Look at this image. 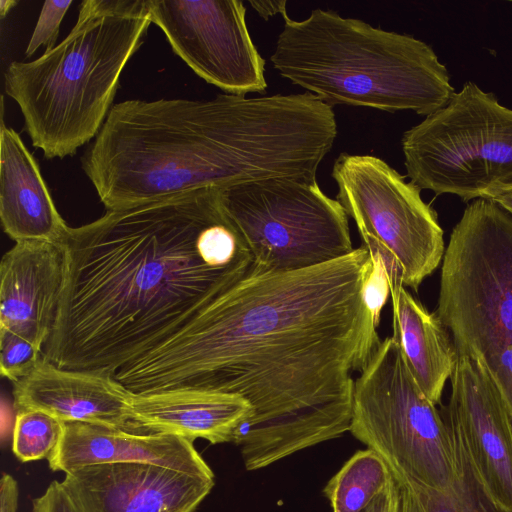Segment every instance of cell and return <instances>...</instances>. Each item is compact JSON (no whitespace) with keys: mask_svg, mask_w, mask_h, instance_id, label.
Returning a JSON list of instances; mask_svg holds the SVG:
<instances>
[{"mask_svg":"<svg viewBox=\"0 0 512 512\" xmlns=\"http://www.w3.org/2000/svg\"><path fill=\"white\" fill-rule=\"evenodd\" d=\"M364 247L318 266L251 271L114 378L135 394L242 396L233 443L256 471L350 430L354 380L381 342L363 300Z\"/></svg>","mask_w":512,"mask_h":512,"instance_id":"1","label":"cell"},{"mask_svg":"<svg viewBox=\"0 0 512 512\" xmlns=\"http://www.w3.org/2000/svg\"><path fill=\"white\" fill-rule=\"evenodd\" d=\"M65 281L42 359L114 375L251 270L219 188L177 194L69 227Z\"/></svg>","mask_w":512,"mask_h":512,"instance_id":"2","label":"cell"},{"mask_svg":"<svg viewBox=\"0 0 512 512\" xmlns=\"http://www.w3.org/2000/svg\"><path fill=\"white\" fill-rule=\"evenodd\" d=\"M333 108L315 95L132 99L115 104L82 169L106 210L275 177L316 178Z\"/></svg>","mask_w":512,"mask_h":512,"instance_id":"3","label":"cell"},{"mask_svg":"<svg viewBox=\"0 0 512 512\" xmlns=\"http://www.w3.org/2000/svg\"><path fill=\"white\" fill-rule=\"evenodd\" d=\"M151 23L149 0H84L74 27L53 50L9 64L5 91L46 159L72 156L97 136Z\"/></svg>","mask_w":512,"mask_h":512,"instance_id":"4","label":"cell"},{"mask_svg":"<svg viewBox=\"0 0 512 512\" xmlns=\"http://www.w3.org/2000/svg\"><path fill=\"white\" fill-rule=\"evenodd\" d=\"M283 18L273 67L331 107L411 110L427 117L456 92L433 48L411 35L321 8L301 21Z\"/></svg>","mask_w":512,"mask_h":512,"instance_id":"5","label":"cell"},{"mask_svg":"<svg viewBox=\"0 0 512 512\" xmlns=\"http://www.w3.org/2000/svg\"><path fill=\"white\" fill-rule=\"evenodd\" d=\"M442 260L436 314L458 358L477 360L512 394V215L492 199L473 200Z\"/></svg>","mask_w":512,"mask_h":512,"instance_id":"6","label":"cell"},{"mask_svg":"<svg viewBox=\"0 0 512 512\" xmlns=\"http://www.w3.org/2000/svg\"><path fill=\"white\" fill-rule=\"evenodd\" d=\"M349 432L386 462L397 481L444 491L456 477L448 425L392 336L379 343L354 382Z\"/></svg>","mask_w":512,"mask_h":512,"instance_id":"7","label":"cell"},{"mask_svg":"<svg viewBox=\"0 0 512 512\" xmlns=\"http://www.w3.org/2000/svg\"><path fill=\"white\" fill-rule=\"evenodd\" d=\"M410 181L468 202L512 190V109L467 81L441 109L404 132Z\"/></svg>","mask_w":512,"mask_h":512,"instance_id":"8","label":"cell"},{"mask_svg":"<svg viewBox=\"0 0 512 512\" xmlns=\"http://www.w3.org/2000/svg\"><path fill=\"white\" fill-rule=\"evenodd\" d=\"M219 193L251 252V271L302 270L354 250L346 212L316 178L275 177Z\"/></svg>","mask_w":512,"mask_h":512,"instance_id":"9","label":"cell"},{"mask_svg":"<svg viewBox=\"0 0 512 512\" xmlns=\"http://www.w3.org/2000/svg\"><path fill=\"white\" fill-rule=\"evenodd\" d=\"M336 200L357 225L362 246L379 253L390 276L417 291L445 253L443 230L421 189L372 155H339Z\"/></svg>","mask_w":512,"mask_h":512,"instance_id":"10","label":"cell"},{"mask_svg":"<svg viewBox=\"0 0 512 512\" xmlns=\"http://www.w3.org/2000/svg\"><path fill=\"white\" fill-rule=\"evenodd\" d=\"M151 22L199 77L226 94L264 93L265 60L240 0H149Z\"/></svg>","mask_w":512,"mask_h":512,"instance_id":"11","label":"cell"},{"mask_svg":"<svg viewBox=\"0 0 512 512\" xmlns=\"http://www.w3.org/2000/svg\"><path fill=\"white\" fill-rule=\"evenodd\" d=\"M214 479L130 462L79 467L62 483L82 512H195Z\"/></svg>","mask_w":512,"mask_h":512,"instance_id":"12","label":"cell"},{"mask_svg":"<svg viewBox=\"0 0 512 512\" xmlns=\"http://www.w3.org/2000/svg\"><path fill=\"white\" fill-rule=\"evenodd\" d=\"M442 416L460 433L491 493L512 511V419L486 368L459 357Z\"/></svg>","mask_w":512,"mask_h":512,"instance_id":"13","label":"cell"},{"mask_svg":"<svg viewBox=\"0 0 512 512\" xmlns=\"http://www.w3.org/2000/svg\"><path fill=\"white\" fill-rule=\"evenodd\" d=\"M65 271L61 242H15L0 264V328L43 351L56 321Z\"/></svg>","mask_w":512,"mask_h":512,"instance_id":"14","label":"cell"},{"mask_svg":"<svg viewBox=\"0 0 512 512\" xmlns=\"http://www.w3.org/2000/svg\"><path fill=\"white\" fill-rule=\"evenodd\" d=\"M13 387L16 410L36 409L63 422L143 432L132 419L133 393L112 375L63 369L41 359Z\"/></svg>","mask_w":512,"mask_h":512,"instance_id":"15","label":"cell"},{"mask_svg":"<svg viewBox=\"0 0 512 512\" xmlns=\"http://www.w3.org/2000/svg\"><path fill=\"white\" fill-rule=\"evenodd\" d=\"M130 462L215 478L191 440L86 422H65L61 441L48 459L52 471L64 473L87 465Z\"/></svg>","mask_w":512,"mask_h":512,"instance_id":"16","label":"cell"},{"mask_svg":"<svg viewBox=\"0 0 512 512\" xmlns=\"http://www.w3.org/2000/svg\"><path fill=\"white\" fill-rule=\"evenodd\" d=\"M132 419L143 432L164 433L194 442H233L253 412L242 396L204 390H168L132 395Z\"/></svg>","mask_w":512,"mask_h":512,"instance_id":"17","label":"cell"},{"mask_svg":"<svg viewBox=\"0 0 512 512\" xmlns=\"http://www.w3.org/2000/svg\"><path fill=\"white\" fill-rule=\"evenodd\" d=\"M0 218L15 242H62L69 226L59 214L37 161L19 134L0 129Z\"/></svg>","mask_w":512,"mask_h":512,"instance_id":"18","label":"cell"},{"mask_svg":"<svg viewBox=\"0 0 512 512\" xmlns=\"http://www.w3.org/2000/svg\"><path fill=\"white\" fill-rule=\"evenodd\" d=\"M389 283L392 337L420 389L435 405L440 404L445 382L458 362L451 333L436 312L430 313L399 278L389 275Z\"/></svg>","mask_w":512,"mask_h":512,"instance_id":"19","label":"cell"},{"mask_svg":"<svg viewBox=\"0 0 512 512\" xmlns=\"http://www.w3.org/2000/svg\"><path fill=\"white\" fill-rule=\"evenodd\" d=\"M444 420L451 433L457 469L452 484L441 491L410 479L398 482L410 486L423 512H512L488 489L460 433L445 418Z\"/></svg>","mask_w":512,"mask_h":512,"instance_id":"20","label":"cell"},{"mask_svg":"<svg viewBox=\"0 0 512 512\" xmlns=\"http://www.w3.org/2000/svg\"><path fill=\"white\" fill-rule=\"evenodd\" d=\"M395 479L373 450L354 453L323 489L332 512H362Z\"/></svg>","mask_w":512,"mask_h":512,"instance_id":"21","label":"cell"},{"mask_svg":"<svg viewBox=\"0 0 512 512\" xmlns=\"http://www.w3.org/2000/svg\"><path fill=\"white\" fill-rule=\"evenodd\" d=\"M65 422L36 409L17 410L12 451L21 462L49 459L64 433Z\"/></svg>","mask_w":512,"mask_h":512,"instance_id":"22","label":"cell"},{"mask_svg":"<svg viewBox=\"0 0 512 512\" xmlns=\"http://www.w3.org/2000/svg\"><path fill=\"white\" fill-rule=\"evenodd\" d=\"M43 351L25 338L0 328V371L13 383L30 374L42 359Z\"/></svg>","mask_w":512,"mask_h":512,"instance_id":"23","label":"cell"},{"mask_svg":"<svg viewBox=\"0 0 512 512\" xmlns=\"http://www.w3.org/2000/svg\"><path fill=\"white\" fill-rule=\"evenodd\" d=\"M72 2L71 0H48L44 2L25 51L26 57L32 56L41 45L45 46V52H49L56 47L60 24Z\"/></svg>","mask_w":512,"mask_h":512,"instance_id":"24","label":"cell"},{"mask_svg":"<svg viewBox=\"0 0 512 512\" xmlns=\"http://www.w3.org/2000/svg\"><path fill=\"white\" fill-rule=\"evenodd\" d=\"M370 256L371 264L363 282L362 294L365 305L378 326L381 311L390 295L389 274L379 253L370 252Z\"/></svg>","mask_w":512,"mask_h":512,"instance_id":"25","label":"cell"},{"mask_svg":"<svg viewBox=\"0 0 512 512\" xmlns=\"http://www.w3.org/2000/svg\"><path fill=\"white\" fill-rule=\"evenodd\" d=\"M33 512H82L62 481H52L44 493L32 501Z\"/></svg>","mask_w":512,"mask_h":512,"instance_id":"26","label":"cell"},{"mask_svg":"<svg viewBox=\"0 0 512 512\" xmlns=\"http://www.w3.org/2000/svg\"><path fill=\"white\" fill-rule=\"evenodd\" d=\"M402 485L394 479L362 512H401Z\"/></svg>","mask_w":512,"mask_h":512,"instance_id":"27","label":"cell"},{"mask_svg":"<svg viewBox=\"0 0 512 512\" xmlns=\"http://www.w3.org/2000/svg\"><path fill=\"white\" fill-rule=\"evenodd\" d=\"M19 488L18 483L8 473H2L0 480V512H17Z\"/></svg>","mask_w":512,"mask_h":512,"instance_id":"28","label":"cell"},{"mask_svg":"<svg viewBox=\"0 0 512 512\" xmlns=\"http://www.w3.org/2000/svg\"><path fill=\"white\" fill-rule=\"evenodd\" d=\"M249 4L252 8L265 20L274 17L278 14L284 16L286 12V0H249Z\"/></svg>","mask_w":512,"mask_h":512,"instance_id":"29","label":"cell"},{"mask_svg":"<svg viewBox=\"0 0 512 512\" xmlns=\"http://www.w3.org/2000/svg\"><path fill=\"white\" fill-rule=\"evenodd\" d=\"M402 485V509L401 512H423L414 492L410 486L404 482Z\"/></svg>","mask_w":512,"mask_h":512,"instance_id":"30","label":"cell"},{"mask_svg":"<svg viewBox=\"0 0 512 512\" xmlns=\"http://www.w3.org/2000/svg\"><path fill=\"white\" fill-rule=\"evenodd\" d=\"M492 200L512 215V190L495 196Z\"/></svg>","mask_w":512,"mask_h":512,"instance_id":"31","label":"cell"},{"mask_svg":"<svg viewBox=\"0 0 512 512\" xmlns=\"http://www.w3.org/2000/svg\"><path fill=\"white\" fill-rule=\"evenodd\" d=\"M15 0H0V16L4 18L8 12L17 5Z\"/></svg>","mask_w":512,"mask_h":512,"instance_id":"32","label":"cell"}]
</instances>
